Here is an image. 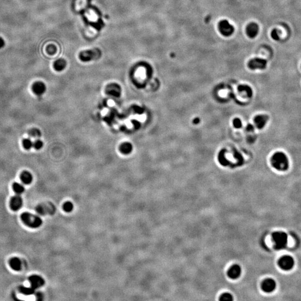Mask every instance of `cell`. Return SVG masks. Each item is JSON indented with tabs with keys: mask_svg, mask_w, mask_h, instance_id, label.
I'll return each instance as SVG.
<instances>
[{
	"mask_svg": "<svg viewBox=\"0 0 301 301\" xmlns=\"http://www.w3.org/2000/svg\"><path fill=\"white\" fill-rule=\"evenodd\" d=\"M273 166L279 171H285L289 167V161L288 157L283 152L275 153L271 159Z\"/></svg>",
	"mask_w": 301,
	"mask_h": 301,
	"instance_id": "cell-1",
	"label": "cell"
},
{
	"mask_svg": "<svg viewBox=\"0 0 301 301\" xmlns=\"http://www.w3.org/2000/svg\"><path fill=\"white\" fill-rule=\"evenodd\" d=\"M9 264L10 267L14 271H20L21 269L22 263L21 262V260L18 258L14 257L11 258L10 260Z\"/></svg>",
	"mask_w": 301,
	"mask_h": 301,
	"instance_id": "cell-16",
	"label": "cell"
},
{
	"mask_svg": "<svg viewBox=\"0 0 301 301\" xmlns=\"http://www.w3.org/2000/svg\"><path fill=\"white\" fill-rule=\"evenodd\" d=\"M101 56V51L99 49L95 48L92 50L83 51L79 54L81 61H89L99 59Z\"/></svg>",
	"mask_w": 301,
	"mask_h": 301,
	"instance_id": "cell-4",
	"label": "cell"
},
{
	"mask_svg": "<svg viewBox=\"0 0 301 301\" xmlns=\"http://www.w3.org/2000/svg\"><path fill=\"white\" fill-rule=\"evenodd\" d=\"M31 287L35 290L39 288L44 285L45 281L43 278L38 275H32L29 278Z\"/></svg>",
	"mask_w": 301,
	"mask_h": 301,
	"instance_id": "cell-9",
	"label": "cell"
},
{
	"mask_svg": "<svg viewBox=\"0 0 301 301\" xmlns=\"http://www.w3.org/2000/svg\"><path fill=\"white\" fill-rule=\"evenodd\" d=\"M107 93L114 97H119L121 93V87L116 84H111L107 87Z\"/></svg>",
	"mask_w": 301,
	"mask_h": 301,
	"instance_id": "cell-15",
	"label": "cell"
},
{
	"mask_svg": "<svg viewBox=\"0 0 301 301\" xmlns=\"http://www.w3.org/2000/svg\"><path fill=\"white\" fill-rule=\"evenodd\" d=\"M12 188L13 190L17 194L20 195L23 194L25 191V187L23 185L18 183H15L12 185Z\"/></svg>",
	"mask_w": 301,
	"mask_h": 301,
	"instance_id": "cell-23",
	"label": "cell"
},
{
	"mask_svg": "<svg viewBox=\"0 0 301 301\" xmlns=\"http://www.w3.org/2000/svg\"><path fill=\"white\" fill-rule=\"evenodd\" d=\"M219 30L221 34L225 36H229L234 32V28L227 20H224L221 21L219 23Z\"/></svg>",
	"mask_w": 301,
	"mask_h": 301,
	"instance_id": "cell-6",
	"label": "cell"
},
{
	"mask_svg": "<svg viewBox=\"0 0 301 301\" xmlns=\"http://www.w3.org/2000/svg\"><path fill=\"white\" fill-rule=\"evenodd\" d=\"M268 119V117L266 115H259L255 119L256 124L259 128H263Z\"/></svg>",
	"mask_w": 301,
	"mask_h": 301,
	"instance_id": "cell-20",
	"label": "cell"
},
{
	"mask_svg": "<svg viewBox=\"0 0 301 301\" xmlns=\"http://www.w3.org/2000/svg\"><path fill=\"white\" fill-rule=\"evenodd\" d=\"M5 45V41L4 38L0 37V49L3 48Z\"/></svg>",
	"mask_w": 301,
	"mask_h": 301,
	"instance_id": "cell-31",
	"label": "cell"
},
{
	"mask_svg": "<svg viewBox=\"0 0 301 301\" xmlns=\"http://www.w3.org/2000/svg\"><path fill=\"white\" fill-rule=\"evenodd\" d=\"M272 240L275 249L281 250L286 248L288 243V236L286 232H276L272 234Z\"/></svg>",
	"mask_w": 301,
	"mask_h": 301,
	"instance_id": "cell-3",
	"label": "cell"
},
{
	"mask_svg": "<svg viewBox=\"0 0 301 301\" xmlns=\"http://www.w3.org/2000/svg\"><path fill=\"white\" fill-rule=\"evenodd\" d=\"M66 65V63L65 60L63 59H58L57 61L54 63V68L55 70L57 72H60L63 70H64Z\"/></svg>",
	"mask_w": 301,
	"mask_h": 301,
	"instance_id": "cell-18",
	"label": "cell"
},
{
	"mask_svg": "<svg viewBox=\"0 0 301 301\" xmlns=\"http://www.w3.org/2000/svg\"><path fill=\"white\" fill-rule=\"evenodd\" d=\"M29 135L31 137L36 138L40 137L41 136V132L38 129L32 128L29 131Z\"/></svg>",
	"mask_w": 301,
	"mask_h": 301,
	"instance_id": "cell-24",
	"label": "cell"
},
{
	"mask_svg": "<svg viewBox=\"0 0 301 301\" xmlns=\"http://www.w3.org/2000/svg\"><path fill=\"white\" fill-rule=\"evenodd\" d=\"M276 283L275 280L272 278L265 279L262 284V290L266 293H271L275 289Z\"/></svg>",
	"mask_w": 301,
	"mask_h": 301,
	"instance_id": "cell-10",
	"label": "cell"
},
{
	"mask_svg": "<svg viewBox=\"0 0 301 301\" xmlns=\"http://www.w3.org/2000/svg\"><path fill=\"white\" fill-rule=\"evenodd\" d=\"M278 264L279 267L284 271H290L294 265L293 258L290 255H285L279 259Z\"/></svg>",
	"mask_w": 301,
	"mask_h": 301,
	"instance_id": "cell-5",
	"label": "cell"
},
{
	"mask_svg": "<svg viewBox=\"0 0 301 301\" xmlns=\"http://www.w3.org/2000/svg\"><path fill=\"white\" fill-rule=\"evenodd\" d=\"M132 149H133L132 145L128 142H125L122 143L119 148L120 151L124 155H128L130 153L132 152Z\"/></svg>",
	"mask_w": 301,
	"mask_h": 301,
	"instance_id": "cell-19",
	"label": "cell"
},
{
	"mask_svg": "<svg viewBox=\"0 0 301 301\" xmlns=\"http://www.w3.org/2000/svg\"><path fill=\"white\" fill-rule=\"evenodd\" d=\"M219 300L221 301H233V297L232 295L229 293H225L223 294L219 298Z\"/></svg>",
	"mask_w": 301,
	"mask_h": 301,
	"instance_id": "cell-26",
	"label": "cell"
},
{
	"mask_svg": "<svg viewBox=\"0 0 301 301\" xmlns=\"http://www.w3.org/2000/svg\"><path fill=\"white\" fill-rule=\"evenodd\" d=\"M241 273V268L238 264H234L229 268L228 275L229 278L236 279L239 278Z\"/></svg>",
	"mask_w": 301,
	"mask_h": 301,
	"instance_id": "cell-12",
	"label": "cell"
},
{
	"mask_svg": "<svg viewBox=\"0 0 301 301\" xmlns=\"http://www.w3.org/2000/svg\"><path fill=\"white\" fill-rule=\"evenodd\" d=\"M32 91L37 95H42L46 91V85L41 81L35 82L32 85Z\"/></svg>",
	"mask_w": 301,
	"mask_h": 301,
	"instance_id": "cell-14",
	"label": "cell"
},
{
	"mask_svg": "<svg viewBox=\"0 0 301 301\" xmlns=\"http://www.w3.org/2000/svg\"><path fill=\"white\" fill-rule=\"evenodd\" d=\"M21 220L27 226L36 229L42 225V219L38 216L28 212H25L21 215Z\"/></svg>",
	"mask_w": 301,
	"mask_h": 301,
	"instance_id": "cell-2",
	"label": "cell"
},
{
	"mask_svg": "<svg viewBox=\"0 0 301 301\" xmlns=\"http://www.w3.org/2000/svg\"><path fill=\"white\" fill-rule=\"evenodd\" d=\"M23 205V200L19 195H17L13 197L10 200V206L12 210L16 211L19 210Z\"/></svg>",
	"mask_w": 301,
	"mask_h": 301,
	"instance_id": "cell-8",
	"label": "cell"
},
{
	"mask_svg": "<svg viewBox=\"0 0 301 301\" xmlns=\"http://www.w3.org/2000/svg\"><path fill=\"white\" fill-rule=\"evenodd\" d=\"M19 290L21 293L23 294L25 296H30L34 293L35 290L32 287H26L23 286H20L19 288Z\"/></svg>",
	"mask_w": 301,
	"mask_h": 301,
	"instance_id": "cell-21",
	"label": "cell"
},
{
	"mask_svg": "<svg viewBox=\"0 0 301 301\" xmlns=\"http://www.w3.org/2000/svg\"><path fill=\"white\" fill-rule=\"evenodd\" d=\"M87 0H76L75 3V9L77 11H80L85 8Z\"/></svg>",
	"mask_w": 301,
	"mask_h": 301,
	"instance_id": "cell-22",
	"label": "cell"
},
{
	"mask_svg": "<svg viewBox=\"0 0 301 301\" xmlns=\"http://www.w3.org/2000/svg\"><path fill=\"white\" fill-rule=\"evenodd\" d=\"M63 209L65 211V212L66 213H70L73 210V208H74V206H73V204L70 201H68V202H66L63 205Z\"/></svg>",
	"mask_w": 301,
	"mask_h": 301,
	"instance_id": "cell-27",
	"label": "cell"
},
{
	"mask_svg": "<svg viewBox=\"0 0 301 301\" xmlns=\"http://www.w3.org/2000/svg\"><path fill=\"white\" fill-rule=\"evenodd\" d=\"M33 147L37 150H39L43 147V142L41 140H36L35 141L33 144Z\"/></svg>",
	"mask_w": 301,
	"mask_h": 301,
	"instance_id": "cell-28",
	"label": "cell"
},
{
	"mask_svg": "<svg viewBox=\"0 0 301 301\" xmlns=\"http://www.w3.org/2000/svg\"><path fill=\"white\" fill-rule=\"evenodd\" d=\"M20 179H21V181L24 184L29 185L32 183L33 177H32V176L31 175V174L29 172L23 171L21 173V174L20 175Z\"/></svg>",
	"mask_w": 301,
	"mask_h": 301,
	"instance_id": "cell-17",
	"label": "cell"
},
{
	"mask_svg": "<svg viewBox=\"0 0 301 301\" xmlns=\"http://www.w3.org/2000/svg\"><path fill=\"white\" fill-rule=\"evenodd\" d=\"M23 147L26 149L29 150V149H30L33 147L34 142H32L30 139L26 138V139H25L23 140Z\"/></svg>",
	"mask_w": 301,
	"mask_h": 301,
	"instance_id": "cell-25",
	"label": "cell"
},
{
	"mask_svg": "<svg viewBox=\"0 0 301 301\" xmlns=\"http://www.w3.org/2000/svg\"><path fill=\"white\" fill-rule=\"evenodd\" d=\"M259 27L256 23H249L247 27V34L250 38H253L256 37L258 34Z\"/></svg>",
	"mask_w": 301,
	"mask_h": 301,
	"instance_id": "cell-13",
	"label": "cell"
},
{
	"mask_svg": "<svg viewBox=\"0 0 301 301\" xmlns=\"http://www.w3.org/2000/svg\"><path fill=\"white\" fill-rule=\"evenodd\" d=\"M271 36H272V38L275 40H279V37L278 34V31L275 29L272 31Z\"/></svg>",
	"mask_w": 301,
	"mask_h": 301,
	"instance_id": "cell-29",
	"label": "cell"
},
{
	"mask_svg": "<svg viewBox=\"0 0 301 301\" xmlns=\"http://www.w3.org/2000/svg\"><path fill=\"white\" fill-rule=\"evenodd\" d=\"M36 210L38 213L45 215L47 213H53L55 211V207L52 204L39 205L36 207Z\"/></svg>",
	"mask_w": 301,
	"mask_h": 301,
	"instance_id": "cell-11",
	"label": "cell"
},
{
	"mask_svg": "<svg viewBox=\"0 0 301 301\" xmlns=\"http://www.w3.org/2000/svg\"><path fill=\"white\" fill-rule=\"evenodd\" d=\"M47 50H48V53H49L50 54H53L56 51V48L53 45H50L48 48Z\"/></svg>",
	"mask_w": 301,
	"mask_h": 301,
	"instance_id": "cell-30",
	"label": "cell"
},
{
	"mask_svg": "<svg viewBox=\"0 0 301 301\" xmlns=\"http://www.w3.org/2000/svg\"><path fill=\"white\" fill-rule=\"evenodd\" d=\"M248 65L249 67L253 70L256 69H263L266 67L267 61L263 59L254 58L249 62Z\"/></svg>",
	"mask_w": 301,
	"mask_h": 301,
	"instance_id": "cell-7",
	"label": "cell"
}]
</instances>
